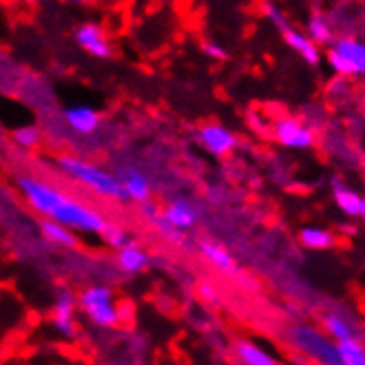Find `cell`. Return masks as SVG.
<instances>
[{
	"mask_svg": "<svg viewBox=\"0 0 365 365\" xmlns=\"http://www.w3.org/2000/svg\"><path fill=\"white\" fill-rule=\"evenodd\" d=\"M341 365H365V343L361 339L339 343Z\"/></svg>",
	"mask_w": 365,
	"mask_h": 365,
	"instance_id": "603a6c76",
	"label": "cell"
},
{
	"mask_svg": "<svg viewBox=\"0 0 365 365\" xmlns=\"http://www.w3.org/2000/svg\"><path fill=\"white\" fill-rule=\"evenodd\" d=\"M153 226L158 228V232L162 235L164 240L173 242V244H182V242H184V232H182V230H178L173 224H168V222L164 220V215H160V217L153 222Z\"/></svg>",
	"mask_w": 365,
	"mask_h": 365,
	"instance_id": "4316f807",
	"label": "cell"
},
{
	"mask_svg": "<svg viewBox=\"0 0 365 365\" xmlns=\"http://www.w3.org/2000/svg\"><path fill=\"white\" fill-rule=\"evenodd\" d=\"M40 230H42V235H45V240L51 242V244H58V246H64V248H76L78 246L73 230L58 224L56 220L45 217L40 222Z\"/></svg>",
	"mask_w": 365,
	"mask_h": 365,
	"instance_id": "44dd1931",
	"label": "cell"
},
{
	"mask_svg": "<svg viewBox=\"0 0 365 365\" xmlns=\"http://www.w3.org/2000/svg\"><path fill=\"white\" fill-rule=\"evenodd\" d=\"M197 138H200V144L215 158H226L237 148V138H235V133L224 124H215V122L204 124L200 128Z\"/></svg>",
	"mask_w": 365,
	"mask_h": 365,
	"instance_id": "ba28073f",
	"label": "cell"
},
{
	"mask_svg": "<svg viewBox=\"0 0 365 365\" xmlns=\"http://www.w3.org/2000/svg\"><path fill=\"white\" fill-rule=\"evenodd\" d=\"M162 215H164V220L168 224H173L182 232L190 230L192 226L197 224V220H200V210L192 206L186 197H173V200H168L166 206L162 208Z\"/></svg>",
	"mask_w": 365,
	"mask_h": 365,
	"instance_id": "30bf717a",
	"label": "cell"
},
{
	"mask_svg": "<svg viewBox=\"0 0 365 365\" xmlns=\"http://www.w3.org/2000/svg\"><path fill=\"white\" fill-rule=\"evenodd\" d=\"M324 330L336 343L359 339V328L354 326V321L348 314H341V312H328V314H324Z\"/></svg>",
	"mask_w": 365,
	"mask_h": 365,
	"instance_id": "9a60e30c",
	"label": "cell"
},
{
	"mask_svg": "<svg viewBox=\"0 0 365 365\" xmlns=\"http://www.w3.org/2000/svg\"><path fill=\"white\" fill-rule=\"evenodd\" d=\"M23 3H40V0H23Z\"/></svg>",
	"mask_w": 365,
	"mask_h": 365,
	"instance_id": "1f68e13d",
	"label": "cell"
},
{
	"mask_svg": "<svg viewBox=\"0 0 365 365\" xmlns=\"http://www.w3.org/2000/svg\"><path fill=\"white\" fill-rule=\"evenodd\" d=\"M76 308L78 299H73L71 292H62L51 308V324L62 336H73L76 334Z\"/></svg>",
	"mask_w": 365,
	"mask_h": 365,
	"instance_id": "9c48e42d",
	"label": "cell"
},
{
	"mask_svg": "<svg viewBox=\"0 0 365 365\" xmlns=\"http://www.w3.org/2000/svg\"><path fill=\"white\" fill-rule=\"evenodd\" d=\"M69 3H89V0H69Z\"/></svg>",
	"mask_w": 365,
	"mask_h": 365,
	"instance_id": "4dcf8cb0",
	"label": "cell"
},
{
	"mask_svg": "<svg viewBox=\"0 0 365 365\" xmlns=\"http://www.w3.org/2000/svg\"><path fill=\"white\" fill-rule=\"evenodd\" d=\"M235 354L242 361V365H282L270 352L259 348L252 341H237L235 343Z\"/></svg>",
	"mask_w": 365,
	"mask_h": 365,
	"instance_id": "d6986e66",
	"label": "cell"
},
{
	"mask_svg": "<svg viewBox=\"0 0 365 365\" xmlns=\"http://www.w3.org/2000/svg\"><path fill=\"white\" fill-rule=\"evenodd\" d=\"M16 186L20 190V195L25 197V202L42 217H53V212L67 202V195L62 190L53 188L51 184L42 182L31 175H20L16 178Z\"/></svg>",
	"mask_w": 365,
	"mask_h": 365,
	"instance_id": "5b68a950",
	"label": "cell"
},
{
	"mask_svg": "<svg viewBox=\"0 0 365 365\" xmlns=\"http://www.w3.org/2000/svg\"><path fill=\"white\" fill-rule=\"evenodd\" d=\"M76 42L93 58H102V60L111 58V45L106 42L104 31L93 23H84V25L78 27Z\"/></svg>",
	"mask_w": 365,
	"mask_h": 365,
	"instance_id": "8fae6325",
	"label": "cell"
},
{
	"mask_svg": "<svg viewBox=\"0 0 365 365\" xmlns=\"http://www.w3.org/2000/svg\"><path fill=\"white\" fill-rule=\"evenodd\" d=\"M40 128H36V126H31V124H27V126H18V128H14L11 131V140H14V144L16 146H20V148H34V146H38V142H40Z\"/></svg>",
	"mask_w": 365,
	"mask_h": 365,
	"instance_id": "cb8c5ba5",
	"label": "cell"
},
{
	"mask_svg": "<svg viewBox=\"0 0 365 365\" xmlns=\"http://www.w3.org/2000/svg\"><path fill=\"white\" fill-rule=\"evenodd\" d=\"M140 210H142V215H144V217H146L148 222H151V224L162 215V210H160V206H158L155 202H146V204H142Z\"/></svg>",
	"mask_w": 365,
	"mask_h": 365,
	"instance_id": "f1b7e54d",
	"label": "cell"
},
{
	"mask_svg": "<svg viewBox=\"0 0 365 365\" xmlns=\"http://www.w3.org/2000/svg\"><path fill=\"white\" fill-rule=\"evenodd\" d=\"M302 365H317V363H302Z\"/></svg>",
	"mask_w": 365,
	"mask_h": 365,
	"instance_id": "d6a6232c",
	"label": "cell"
},
{
	"mask_svg": "<svg viewBox=\"0 0 365 365\" xmlns=\"http://www.w3.org/2000/svg\"><path fill=\"white\" fill-rule=\"evenodd\" d=\"M361 220L365 222V200H363V208H361Z\"/></svg>",
	"mask_w": 365,
	"mask_h": 365,
	"instance_id": "f546056e",
	"label": "cell"
},
{
	"mask_svg": "<svg viewBox=\"0 0 365 365\" xmlns=\"http://www.w3.org/2000/svg\"><path fill=\"white\" fill-rule=\"evenodd\" d=\"M120 182H122V188L126 192L128 202H135V204H146L151 202V182L146 180V175L138 168H124L120 173Z\"/></svg>",
	"mask_w": 365,
	"mask_h": 365,
	"instance_id": "5bb4252c",
	"label": "cell"
},
{
	"mask_svg": "<svg viewBox=\"0 0 365 365\" xmlns=\"http://www.w3.org/2000/svg\"><path fill=\"white\" fill-rule=\"evenodd\" d=\"M282 36H284V40H286V45L302 58V60H306L310 67H317V64L321 62V49H319V45L317 42L308 36V34H304V31H299L297 27H288L286 31H282Z\"/></svg>",
	"mask_w": 365,
	"mask_h": 365,
	"instance_id": "4fadbf2b",
	"label": "cell"
},
{
	"mask_svg": "<svg viewBox=\"0 0 365 365\" xmlns=\"http://www.w3.org/2000/svg\"><path fill=\"white\" fill-rule=\"evenodd\" d=\"M51 220H56L62 226H67L69 230L91 232V235H102L106 224H109V222H104V217L100 212L91 210L89 206H84L71 197H67V202L53 212Z\"/></svg>",
	"mask_w": 365,
	"mask_h": 365,
	"instance_id": "8992f818",
	"label": "cell"
},
{
	"mask_svg": "<svg viewBox=\"0 0 365 365\" xmlns=\"http://www.w3.org/2000/svg\"><path fill=\"white\" fill-rule=\"evenodd\" d=\"M290 348L302 354L306 361L317 365H341L339 343L330 339L324 328H314L308 324H297L286 330Z\"/></svg>",
	"mask_w": 365,
	"mask_h": 365,
	"instance_id": "7a4b0ae2",
	"label": "cell"
},
{
	"mask_svg": "<svg viewBox=\"0 0 365 365\" xmlns=\"http://www.w3.org/2000/svg\"><path fill=\"white\" fill-rule=\"evenodd\" d=\"M308 36L317 42V45H328L332 47L334 45V31L328 23V18L324 14H314L310 20H308Z\"/></svg>",
	"mask_w": 365,
	"mask_h": 365,
	"instance_id": "7402d4cb",
	"label": "cell"
},
{
	"mask_svg": "<svg viewBox=\"0 0 365 365\" xmlns=\"http://www.w3.org/2000/svg\"><path fill=\"white\" fill-rule=\"evenodd\" d=\"M332 197L343 215H348V217H361V208H363L365 197H361L359 192L352 190L348 184H343L341 180H332Z\"/></svg>",
	"mask_w": 365,
	"mask_h": 365,
	"instance_id": "2e32d148",
	"label": "cell"
},
{
	"mask_svg": "<svg viewBox=\"0 0 365 365\" xmlns=\"http://www.w3.org/2000/svg\"><path fill=\"white\" fill-rule=\"evenodd\" d=\"M102 240H104L106 244H109V246L118 248V250H122V248L128 246V244H133L131 240H128L126 230L120 228L118 224H106V228H104V232H102Z\"/></svg>",
	"mask_w": 365,
	"mask_h": 365,
	"instance_id": "484cf974",
	"label": "cell"
},
{
	"mask_svg": "<svg viewBox=\"0 0 365 365\" xmlns=\"http://www.w3.org/2000/svg\"><path fill=\"white\" fill-rule=\"evenodd\" d=\"M56 164L67 178L76 180L82 186H87L89 190L98 192V195H102L106 200H115V202H128L120 178H113L111 173H106V170H102L98 164H91L87 160L73 158V155H60L56 160Z\"/></svg>",
	"mask_w": 365,
	"mask_h": 365,
	"instance_id": "6da1fadb",
	"label": "cell"
},
{
	"mask_svg": "<svg viewBox=\"0 0 365 365\" xmlns=\"http://www.w3.org/2000/svg\"><path fill=\"white\" fill-rule=\"evenodd\" d=\"M299 244L308 250H330L336 244L334 232L326 228H317V226H306L299 232Z\"/></svg>",
	"mask_w": 365,
	"mask_h": 365,
	"instance_id": "ffe728a7",
	"label": "cell"
},
{
	"mask_svg": "<svg viewBox=\"0 0 365 365\" xmlns=\"http://www.w3.org/2000/svg\"><path fill=\"white\" fill-rule=\"evenodd\" d=\"M262 14H264V18L270 20V23H272L279 31H286L288 27H292V25L288 23V16L282 11V7H279L277 3H272V0H264V3H262Z\"/></svg>",
	"mask_w": 365,
	"mask_h": 365,
	"instance_id": "d4e9b609",
	"label": "cell"
},
{
	"mask_svg": "<svg viewBox=\"0 0 365 365\" xmlns=\"http://www.w3.org/2000/svg\"><path fill=\"white\" fill-rule=\"evenodd\" d=\"M326 60L339 78L365 76V42L350 36L336 38L326 51Z\"/></svg>",
	"mask_w": 365,
	"mask_h": 365,
	"instance_id": "277c9868",
	"label": "cell"
},
{
	"mask_svg": "<svg viewBox=\"0 0 365 365\" xmlns=\"http://www.w3.org/2000/svg\"><path fill=\"white\" fill-rule=\"evenodd\" d=\"M151 264V257L146 250H142L138 244H128L122 250H118V266L126 274H138L144 272Z\"/></svg>",
	"mask_w": 365,
	"mask_h": 365,
	"instance_id": "ac0fdd59",
	"label": "cell"
},
{
	"mask_svg": "<svg viewBox=\"0 0 365 365\" xmlns=\"http://www.w3.org/2000/svg\"><path fill=\"white\" fill-rule=\"evenodd\" d=\"M64 122H67V126L73 133L91 135L98 131V126H100V113L96 109H91V106L78 104V106L64 109Z\"/></svg>",
	"mask_w": 365,
	"mask_h": 365,
	"instance_id": "7c38bea8",
	"label": "cell"
},
{
	"mask_svg": "<svg viewBox=\"0 0 365 365\" xmlns=\"http://www.w3.org/2000/svg\"><path fill=\"white\" fill-rule=\"evenodd\" d=\"M272 133H274V140L279 144L286 146V148H294V151H306V148H312V144H314L312 128L302 124L297 118L274 120Z\"/></svg>",
	"mask_w": 365,
	"mask_h": 365,
	"instance_id": "52a82bcc",
	"label": "cell"
},
{
	"mask_svg": "<svg viewBox=\"0 0 365 365\" xmlns=\"http://www.w3.org/2000/svg\"><path fill=\"white\" fill-rule=\"evenodd\" d=\"M200 252L204 255V259L212 268H217L220 272H224V274H237L240 272L237 262L232 259V255L224 246L212 244V242H202L200 244Z\"/></svg>",
	"mask_w": 365,
	"mask_h": 365,
	"instance_id": "e0dca14e",
	"label": "cell"
},
{
	"mask_svg": "<svg viewBox=\"0 0 365 365\" xmlns=\"http://www.w3.org/2000/svg\"><path fill=\"white\" fill-rule=\"evenodd\" d=\"M80 310L100 328H115L120 324V310L115 306V294L109 286H91L78 297Z\"/></svg>",
	"mask_w": 365,
	"mask_h": 365,
	"instance_id": "3957f363",
	"label": "cell"
},
{
	"mask_svg": "<svg viewBox=\"0 0 365 365\" xmlns=\"http://www.w3.org/2000/svg\"><path fill=\"white\" fill-rule=\"evenodd\" d=\"M202 49H204L206 56H210V58H215V60H226V58H228V51H226L224 47H220L217 42H204Z\"/></svg>",
	"mask_w": 365,
	"mask_h": 365,
	"instance_id": "83f0119b",
	"label": "cell"
}]
</instances>
